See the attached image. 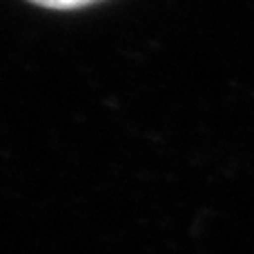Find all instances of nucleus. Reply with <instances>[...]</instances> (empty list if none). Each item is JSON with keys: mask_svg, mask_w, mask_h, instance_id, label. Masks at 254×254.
Segmentation results:
<instances>
[{"mask_svg": "<svg viewBox=\"0 0 254 254\" xmlns=\"http://www.w3.org/2000/svg\"><path fill=\"white\" fill-rule=\"evenodd\" d=\"M31 2L43 4V7H49V9H76V7L98 2V0H31Z\"/></svg>", "mask_w": 254, "mask_h": 254, "instance_id": "nucleus-1", "label": "nucleus"}]
</instances>
